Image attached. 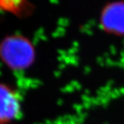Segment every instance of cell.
Wrapping results in <instances>:
<instances>
[{"label": "cell", "instance_id": "3957f363", "mask_svg": "<svg viewBox=\"0 0 124 124\" xmlns=\"http://www.w3.org/2000/svg\"><path fill=\"white\" fill-rule=\"evenodd\" d=\"M102 23L108 31L117 34H124V3L110 5L102 15Z\"/></svg>", "mask_w": 124, "mask_h": 124}, {"label": "cell", "instance_id": "7a4b0ae2", "mask_svg": "<svg viewBox=\"0 0 124 124\" xmlns=\"http://www.w3.org/2000/svg\"><path fill=\"white\" fill-rule=\"evenodd\" d=\"M1 55L11 70L22 71L27 69L33 61V51L29 44L14 40L6 43L2 47Z\"/></svg>", "mask_w": 124, "mask_h": 124}, {"label": "cell", "instance_id": "6da1fadb", "mask_svg": "<svg viewBox=\"0 0 124 124\" xmlns=\"http://www.w3.org/2000/svg\"><path fill=\"white\" fill-rule=\"evenodd\" d=\"M23 114V98L11 85L0 82V124H13Z\"/></svg>", "mask_w": 124, "mask_h": 124}]
</instances>
